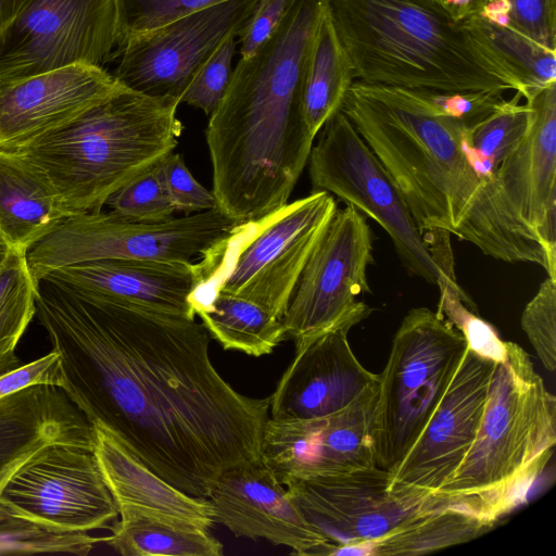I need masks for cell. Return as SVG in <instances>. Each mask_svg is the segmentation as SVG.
<instances>
[{
    "label": "cell",
    "mask_w": 556,
    "mask_h": 556,
    "mask_svg": "<svg viewBox=\"0 0 556 556\" xmlns=\"http://www.w3.org/2000/svg\"><path fill=\"white\" fill-rule=\"evenodd\" d=\"M36 316L71 401L172 485L206 498L223 472L262 458L269 397L243 395L220 376L202 323L46 278Z\"/></svg>",
    "instance_id": "obj_1"
},
{
    "label": "cell",
    "mask_w": 556,
    "mask_h": 556,
    "mask_svg": "<svg viewBox=\"0 0 556 556\" xmlns=\"http://www.w3.org/2000/svg\"><path fill=\"white\" fill-rule=\"evenodd\" d=\"M330 0H290L273 36L233 68L205 129L213 194L226 214L266 217L288 204L315 137L304 115L313 38Z\"/></svg>",
    "instance_id": "obj_2"
},
{
    "label": "cell",
    "mask_w": 556,
    "mask_h": 556,
    "mask_svg": "<svg viewBox=\"0 0 556 556\" xmlns=\"http://www.w3.org/2000/svg\"><path fill=\"white\" fill-rule=\"evenodd\" d=\"M341 111L394 179L429 250L451 243L481 186L458 91L354 80Z\"/></svg>",
    "instance_id": "obj_3"
},
{
    "label": "cell",
    "mask_w": 556,
    "mask_h": 556,
    "mask_svg": "<svg viewBox=\"0 0 556 556\" xmlns=\"http://www.w3.org/2000/svg\"><path fill=\"white\" fill-rule=\"evenodd\" d=\"M356 80L443 91L520 93L462 22L433 0H330Z\"/></svg>",
    "instance_id": "obj_4"
},
{
    "label": "cell",
    "mask_w": 556,
    "mask_h": 556,
    "mask_svg": "<svg viewBox=\"0 0 556 556\" xmlns=\"http://www.w3.org/2000/svg\"><path fill=\"white\" fill-rule=\"evenodd\" d=\"M178 99L125 86L73 123L9 152L27 163L74 214L99 212L128 181L178 144Z\"/></svg>",
    "instance_id": "obj_5"
},
{
    "label": "cell",
    "mask_w": 556,
    "mask_h": 556,
    "mask_svg": "<svg viewBox=\"0 0 556 556\" xmlns=\"http://www.w3.org/2000/svg\"><path fill=\"white\" fill-rule=\"evenodd\" d=\"M555 443L556 399L529 354L506 341L473 442L433 498L496 523L526 500Z\"/></svg>",
    "instance_id": "obj_6"
},
{
    "label": "cell",
    "mask_w": 556,
    "mask_h": 556,
    "mask_svg": "<svg viewBox=\"0 0 556 556\" xmlns=\"http://www.w3.org/2000/svg\"><path fill=\"white\" fill-rule=\"evenodd\" d=\"M526 103L525 138L481 185L457 238L496 260L536 264L556 279V83Z\"/></svg>",
    "instance_id": "obj_7"
},
{
    "label": "cell",
    "mask_w": 556,
    "mask_h": 556,
    "mask_svg": "<svg viewBox=\"0 0 556 556\" xmlns=\"http://www.w3.org/2000/svg\"><path fill=\"white\" fill-rule=\"evenodd\" d=\"M338 206L324 190L235 231L203 256L198 285L250 300L282 319L309 255Z\"/></svg>",
    "instance_id": "obj_8"
},
{
    "label": "cell",
    "mask_w": 556,
    "mask_h": 556,
    "mask_svg": "<svg viewBox=\"0 0 556 556\" xmlns=\"http://www.w3.org/2000/svg\"><path fill=\"white\" fill-rule=\"evenodd\" d=\"M467 350L459 330L428 307L410 309L392 341L374 418L376 466L392 471L421 434Z\"/></svg>",
    "instance_id": "obj_9"
},
{
    "label": "cell",
    "mask_w": 556,
    "mask_h": 556,
    "mask_svg": "<svg viewBox=\"0 0 556 556\" xmlns=\"http://www.w3.org/2000/svg\"><path fill=\"white\" fill-rule=\"evenodd\" d=\"M237 224L219 208L159 223L137 222L114 212H88L64 218L26 251L36 281L68 265L122 258L192 263L228 238Z\"/></svg>",
    "instance_id": "obj_10"
},
{
    "label": "cell",
    "mask_w": 556,
    "mask_h": 556,
    "mask_svg": "<svg viewBox=\"0 0 556 556\" xmlns=\"http://www.w3.org/2000/svg\"><path fill=\"white\" fill-rule=\"evenodd\" d=\"M319 132L307 160L313 191L337 195L379 224L410 275L459 287L432 257L400 188L346 115L340 110Z\"/></svg>",
    "instance_id": "obj_11"
},
{
    "label": "cell",
    "mask_w": 556,
    "mask_h": 556,
    "mask_svg": "<svg viewBox=\"0 0 556 556\" xmlns=\"http://www.w3.org/2000/svg\"><path fill=\"white\" fill-rule=\"evenodd\" d=\"M372 263L365 216L352 205L337 208L290 296L282 317L285 339L295 345L367 318L372 308L357 296L370 292L367 268Z\"/></svg>",
    "instance_id": "obj_12"
},
{
    "label": "cell",
    "mask_w": 556,
    "mask_h": 556,
    "mask_svg": "<svg viewBox=\"0 0 556 556\" xmlns=\"http://www.w3.org/2000/svg\"><path fill=\"white\" fill-rule=\"evenodd\" d=\"M116 33L115 0H27L0 30V83L73 64L103 67Z\"/></svg>",
    "instance_id": "obj_13"
},
{
    "label": "cell",
    "mask_w": 556,
    "mask_h": 556,
    "mask_svg": "<svg viewBox=\"0 0 556 556\" xmlns=\"http://www.w3.org/2000/svg\"><path fill=\"white\" fill-rule=\"evenodd\" d=\"M0 508L68 532L111 528L119 515L93 451L63 443L41 448L12 473Z\"/></svg>",
    "instance_id": "obj_14"
},
{
    "label": "cell",
    "mask_w": 556,
    "mask_h": 556,
    "mask_svg": "<svg viewBox=\"0 0 556 556\" xmlns=\"http://www.w3.org/2000/svg\"><path fill=\"white\" fill-rule=\"evenodd\" d=\"M305 518L332 546L371 544L422 511L434 498L392 490L390 473L377 466L351 471L291 479L283 484Z\"/></svg>",
    "instance_id": "obj_15"
},
{
    "label": "cell",
    "mask_w": 556,
    "mask_h": 556,
    "mask_svg": "<svg viewBox=\"0 0 556 556\" xmlns=\"http://www.w3.org/2000/svg\"><path fill=\"white\" fill-rule=\"evenodd\" d=\"M257 0H228L129 38L116 48L112 74L126 88L151 97L181 100L215 49L238 34Z\"/></svg>",
    "instance_id": "obj_16"
},
{
    "label": "cell",
    "mask_w": 556,
    "mask_h": 556,
    "mask_svg": "<svg viewBox=\"0 0 556 556\" xmlns=\"http://www.w3.org/2000/svg\"><path fill=\"white\" fill-rule=\"evenodd\" d=\"M495 364L467 348L421 434L389 471L392 490L433 498L453 477L476 437Z\"/></svg>",
    "instance_id": "obj_17"
},
{
    "label": "cell",
    "mask_w": 556,
    "mask_h": 556,
    "mask_svg": "<svg viewBox=\"0 0 556 556\" xmlns=\"http://www.w3.org/2000/svg\"><path fill=\"white\" fill-rule=\"evenodd\" d=\"M379 383L330 415L292 420L268 418L262 460L282 484L291 479L375 467L374 418Z\"/></svg>",
    "instance_id": "obj_18"
},
{
    "label": "cell",
    "mask_w": 556,
    "mask_h": 556,
    "mask_svg": "<svg viewBox=\"0 0 556 556\" xmlns=\"http://www.w3.org/2000/svg\"><path fill=\"white\" fill-rule=\"evenodd\" d=\"M123 87L102 66L90 64L0 83V151L62 129Z\"/></svg>",
    "instance_id": "obj_19"
},
{
    "label": "cell",
    "mask_w": 556,
    "mask_h": 556,
    "mask_svg": "<svg viewBox=\"0 0 556 556\" xmlns=\"http://www.w3.org/2000/svg\"><path fill=\"white\" fill-rule=\"evenodd\" d=\"M206 498L214 522L236 536L263 539L295 555H331L329 541L305 520L262 458L223 472Z\"/></svg>",
    "instance_id": "obj_20"
},
{
    "label": "cell",
    "mask_w": 556,
    "mask_h": 556,
    "mask_svg": "<svg viewBox=\"0 0 556 556\" xmlns=\"http://www.w3.org/2000/svg\"><path fill=\"white\" fill-rule=\"evenodd\" d=\"M341 327L295 344V354L269 397V418L292 420L336 413L369 388L379 374L354 355Z\"/></svg>",
    "instance_id": "obj_21"
},
{
    "label": "cell",
    "mask_w": 556,
    "mask_h": 556,
    "mask_svg": "<svg viewBox=\"0 0 556 556\" xmlns=\"http://www.w3.org/2000/svg\"><path fill=\"white\" fill-rule=\"evenodd\" d=\"M199 275V265L193 263L108 258L63 266L43 278L80 295L195 319L189 296Z\"/></svg>",
    "instance_id": "obj_22"
},
{
    "label": "cell",
    "mask_w": 556,
    "mask_h": 556,
    "mask_svg": "<svg viewBox=\"0 0 556 556\" xmlns=\"http://www.w3.org/2000/svg\"><path fill=\"white\" fill-rule=\"evenodd\" d=\"M55 443L94 447L93 426L63 389L34 384L0 396V491L22 464Z\"/></svg>",
    "instance_id": "obj_23"
},
{
    "label": "cell",
    "mask_w": 556,
    "mask_h": 556,
    "mask_svg": "<svg viewBox=\"0 0 556 556\" xmlns=\"http://www.w3.org/2000/svg\"><path fill=\"white\" fill-rule=\"evenodd\" d=\"M94 428L93 453L117 507L208 529L214 522L207 498L191 496L146 466L113 432Z\"/></svg>",
    "instance_id": "obj_24"
},
{
    "label": "cell",
    "mask_w": 556,
    "mask_h": 556,
    "mask_svg": "<svg viewBox=\"0 0 556 556\" xmlns=\"http://www.w3.org/2000/svg\"><path fill=\"white\" fill-rule=\"evenodd\" d=\"M68 216L37 172L0 151V235L8 245L26 252Z\"/></svg>",
    "instance_id": "obj_25"
},
{
    "label": "cell",
    "mask_w": 556,
    "mask_h": 556,
    "mask_svg": "<svg viewBox=\"0 0 556 556\" xmlns=\"http://www.w3.org/2000/svg\"><path fill=\"white\" fill-rule=\"evenodd\" d=\"M189 303L211 338L226 351L258 357L286 340L282 319L250 300L198 285Z\"/></svg>",
    "instance_id": "obj_26"
},
{
    "label": "cell",
    "mask_w": 556,
    "mask_h": 556,
    "mask_svg": "<svg viewBox=\"0 0 556 556\" xmlns=\"http://www.w3.org/2000/svg\"><path fill=\"white\" fill-rule=\"evenodd\" d=\"M103 542L124 556H220L223 544L207 529L119 507Z\"/></svg>",
    "instance_id": "obj_27"
},
{
    "label": "cell",
    "mask_w": 556,
    "mask_h": 556,
    "mask_svg": "<svg viewBox=\"0 0 556 556\" xmlns=\"http://www.w3.org/2000/svg\"><path fill=\"white\" fill-rule=\"evenodd\" d=\"M354 79L353 65L328 7L313 38L304 83V115L314 137L341 110Z\"/></svg>",
    "instance_id": "obj_28"
},
{
    "label": "cell",
    "mask_w": 556,
    "mask_h": 556,
    "mask_svg": "<svg viewBox=\"0 0 556 556\" xmlns=\"http://www.w3.org/2000/svg\"><path fill=\"white\" fill-rule=\"evenodd\" d=\"M462 23L476 43L517 81L522 98L556 83V51L482 14Z\"/></svg>",
    "instance_id": "obj_29"
},
{
    "label": "cell",
    "mask_w": 556,
    "mask_h": 556,
    "mask_svg": "<svg viewBox=\"0 0 556 556\" xmlns=\"http://www.w3.org/2000/svg\"><path fill=\"white\" fill-rule=\"evenodd\" d=\"M494 526L466 510L438 505L371 543L370 555H422L475 540Z\"/></svg>",
    "instance_id": "obj_30"
},
{
    "label": "cell",
    "mask_w": 556,
    "mask_h": 556,
    "mask_svg": "<svg viewBox=\"0 0 556 556\" xmlns=\"http://www.w3.org/2000/svg\"><path fill=\"white\" fill-rule=\"evenodd\" d=\"M522 96L500 101L477 123L466 128L464 144L480 185L490 181L503 162L525 138L530 124V108Z\"/></svg>",
    "instance_id": "obj_31"
},
{
    "label": "cell",
    "mask_w": 556,
    "mask_h": 556,
    "mask_svg": "<svg viewBox=\"0 0 556 556\" xmlns=\"http://www.w3.org/2000/svg\"><path fill=\"white\" fill-rule=\"evenodd\" d=\"M37 294L26 252L10 247L0 267V376L22 365L15 350L36 315Z\"/></svg>",
    "instance_id": "obj_32"
},
{
    "label": "cell",
    "mask_w": 556,
    "mask_h": 556,
    "mask_svg": "<svg viewBox=\"0 0 556 556\" xmlns=\"http://www.w3.org/2000/svg\"><path fill=\"white\" fill-rule=\"evenodd\" d=\"M104 538L68 532L0 511V554L71 553L87 555Z\"/></svg>",
    "instance_id": "obj_33"
},
{
    "label": "cell",
    "mask_w": 556,
    "mask_h": 556,
    "mask_svg": "<svg viewBox=\"0 0 556 556\" xmlns=\"http://www.w3.org/2000/svg\"><path fill=\"white\" fill-rule=\"evenodd\" d=\"M437 286L440 290L437 313L462 332L468 349L495 363L502 362L506 356V341L476 313V306L465 291L442 280Z\"/></svg>",
    "instance_id": "obj_34"
},
{
    "label": "cell",
    "mask_w": 556,
    "mask_h": 556,
    "mask_svg": "<svg viewBox=\"0 0 556 556\" xmlns=\"http://www.w3.org/2000/svg\"><path fill=\"white\" fill-rule=\"evenodd\" d=\"M228 0H115L116 48L129 38Z\"/></svg>",
    "instance_id": "obj_35"
},
{
    "label": "cell",
    "mask_w": 556,
    "mask_h": 556,
    "mask_svg": "<svg viewBox=\"0 0 556 556\" xmlns=\"http://www.w3.org/2000/svg\"><path fill=\"white\" fill-rule=\"evenodd\" d=\"M479 14L556 51V0H483Z\"/></svg>",
    "instance_id": "obj_36"
},
{
    "label": "cell",
    "mask_w": 556,
    "mask_h": 556,
    "mask_svg": "<svg viewBox=\"0 0 556 556\" xmlns=\"http://www.w3.org/2000/svg\"><path fill=\"white\" fill-rule=\"evenodd\" d=\"M156 165L128 181L108 199L105 204L112 212L144 223H159L173 217L176 210L164 189Z\"/></svg>",
    "instance_id": "obj_37"
},
{
    "label": "cell",
    "mask_w": 556,
    "mask_h": 556,
    "mask_svg": "<svg viewBox=\"0 0 556 556\" xmlns=\"http://www.w3.org/2000/svg\"><path fill=\"white\" fill-rule=\"evenodd\" d=\"M229 35L203 63L181 97L180 103L211 115L224 98L232 75L236 37Z\"/></svg>",
    "instance_id": "obj_38"
},
{
    "label": "cell",
    "mask_w": 556,
    "mask_h": 556,
    "mask_svg": "<svg viewBox=\"0 0 556 556\" xmlns=\"http://www.w3.org/2000/svg\"><path fill=\"white\" fill-rule=\"evenodd\" d=\"M521 328L551 372L556 367V279L547 277L521 314Z\"/></svg>",
    "instance_id": "obj_39"
},
{
    "label": "cell",
    "mask_w": 556,
    "mask_h": 556,
    "mask_svg": "<svg viewBox=\"0 0 556 556\" xmlns=\"http://www.w3.org/2000/svg\"><path fill=\"white\" fill-rule=\"evenodd\" d=\"M164 189L176 211L197 213L217 207L212 191L190 173L180 153L170 152L156 165Z\"/></svg>",
    "instance_id": "obj_40"
},
{
    "label": "cell",
    "mask_w": 556,
    "mask_h": 556,
    "mask_svg": "<svg viewBox=\"0 0 556 556\" xmlns=\"http://www.w3.org/2000/svg\"><path fill=\"white\" fill-rule=\"evenodd\" d=\"M290 0H257L254 10L240 30L241 58L252 55L276 31Z\"/></svg>",
    "instance_id": "obj_41"
},
{
    "label": "cell",
    "mask_w": 556,
    "mask_h": 556,
    "mask_svg": "<svg viewBox=\"0 0 556 556\" xmlns=\"http://www.w3.org/2000/svg\"><path fill=\"white\" fill-rule=\"evenodd\" d=\"M455 21L463 22L479 14L483 0H433Z\"/></svg>",
    "instance_id": "obj_42"
},
{
    "label": "cell",
    "mask_w": 556,
    "mask_h": 556,
    "mask_svg": "<svg viewBox=\"0 0 556 556\" xmlns=\"http://www.w3.org/2000/svg\"><path fill=\"white\" fill-rule=\"evenodd\" d=\"M27 0H0V30L21 11Z\"/></svg>",
    "instance_id": "obj_43"
},
{
    "label": "cell",
    "mask_w": 556,
    "mask_h": 556,
    "mask_svg": "<svg viewBox=\"0 0 556 556\" xmlns=\"http://www.w3.org/2000/svg\"><path fill=\"white\" fill-rule=\"evenodd\" d=\"M9 251L10 245H8L5 242H0V267L2 266Z\"/></svg>",
    "instance_id": "obj_44"
},
{
    "label": "cell",
    "mask_w": 556,
    "mask_h": 556,
    "mask_svg": "<svg viewBox=\"0 0 556 556\" xmlns=\"http://www.w3.org/2000/svg\"><path fill=\"white\" fill-rule=\"evenodd\" d=\"M0 242H4L1 235H0Z\"/></svg>",
    "instance_id": "obj_45"
}]
</instances>
